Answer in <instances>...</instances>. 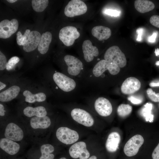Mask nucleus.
<instances>
[{
  "label": "nucleus",
  "instance_id": "a211bd4d",
  "mask_svg": "<svg viewBox=\"0 0 159 159\" xmlns=\"http://www.w3.org/2000/svg\"><path fill=\"white\" fill-rule=\"evenodd\" d=\"M120 141V136L117 132H112L108 135L105 143V147L109 152H115L118 148Z\"/></svg>",
  "mask_w": 159,
  "mask_h": 159
},
{
  "label": "nucleus",
  "instance_id": "c756f323",
  "mask_svg": "<svg viewBox=\"0 0 159 159\" xmlns=\"http://www.w3.org/2000/svg\"><path fill=\"white\" fill-rule=\"evenodd\" d=\"M30 32L29 29H26L23 35H22L20 32H18L16 33V42L19 45L24 46L26 43L29 34Z\"/></svg>",
  "mask_w": 159,
  "mask_h": 159
},
{
  "label": "nucleus",
  "instance_id": "473e14b6",
  "mask_svg": "<svg viewBox=\"0 0 159 159\" xmlns=\"http://www.w3.org/2000/svg\"><path fill=\"white\" fill-rule=\"evenodd\" d=\"M128 100L134 104L138 105L142 103L143 101V98L139 96L132 95L128 98Z\"/></svg>",
  "mask_w": 159,
  "mask_h": 159
},
{
  "label": "nucleus",
  "instance_id": "72a5a7b5",
  "mask_svg": "<svg viewBox=\"0 0 159 159\" xmlns=\"http://www.w3.org/2000/svg\"><path fill=\"white\" fill-rule=\"evenodd\" d=\"M6 59L5 55L0 52V70H3L6 68L7 64Z\"/></svg>",
  "mask_w": 159,
  "mask_h": 159
},
{
  "label": "nucleus",
  "instance_id": "79ce46f5",
  "mask_svg": "<svg viewBox=\"0 0 159 159\" xmlns=\"http://www.w3.org/2000/svg\"><path fill=\"white\" fill-rule=\"evenodd\" d=\"M141 31L140 30H138V38L137 39V40L138 41H140L141 39Z\"/></svg>",
  "mask_w": 159,
  "mask_h": 159
},
{
  "label": "nucleus",
  "instance_id": "f3484780",
  "mask_svg": "<svg viewBox=\"0 0 159 159\" xmlns=\"http://www.w3.org/2000/svg\"><path fill=\"white\" fill-rule=\"evenodd\" d=\"M0 147L8 154L13 155L19 152L20 146L15 141L5 138L0 139Z\"/></svg>",
  "mask_w": 159,
  "mask_h": 159
},
{
  "label": "nucleus",
  "instance_id": "2f4dec72",
  "mask_svg": "<svg viewBox=\"0 0 159 159\" xmlns=\"http://www.w3.org/2000/svg\"><path fill=\"white\" fill-rule=\"evenodd\" d=\"M146 92L148 97L152 101L159 102V93H156L150 88L148 89Z\"/></svg>",
  "mask_w": 159,
  "mask_h": 159
},
{
  "label": "nucleus",
  "instance_id": "37998d69",
  "mask_svg": "<svg viewBox=\"0 0 159 159\" xmlns=\"http://www.w3.org/2000/svg\"><path fill=\"white\" fill-rule=\"evenodd\" d=\"M155 53L156 56L159 55V49L158 48L155 49Z\"/></svg>",
  "mask_w": 159,
  "mask_h": 159
},
{
  "label": "nucleus",
  "instance_id": "a18cd8bd",
  "mask_svg": "<svg viewBox=\"0 0 159 159\" xmlns=\"http://www.w3.org/2000/svg\"><path fill=\"white\" fill-rule=\"evenodd\" d=\"M87 159H97V158L96 156L93 155Z\"/></svg>",
  "mask_w": 159,
  "mask_h": 159
},
{
  "label": "nucleus",
  "instance_id": "58836bf2",
  "mask_svg": "<svg viewBox=\"0 0 159 159\" xmlns=\"http://www.w3.org/2000/svg\"><path fill=\"white\" fill-rule=\"evenodd\" d=\"M6 111L4 110V107L3 105L1 104H0V115L3 116L5 115V112Z\"/></svg>",
  "mask_w": 159,
  "mask_h": 159
},
{
  "label": "nucleus",
  "instance_id": "f257e3e1",
  "mask_svg": "<svg viewBox=\"0 0 159 159\" xmlns=\"http://www.w3.org/2000/svg\"><path fill=\"white\" fill-rule=\"evenodd\" d=\"M104 59L106 60L115 63L120 68L124 67L127 63L125 54L117 46L109 47L105 53Z\"/></svg>",
  "mask_w": 159,
  "mask_h": 159
},
{
  "label": "nucleus",
  "instance_id": "7c9ffc66",
  "mask_svg": "<svg viewBox=\"0 0 159 159\" xmlns=\"http://www.w3.org/2000/svg\"><path fill=\"white\" fill-rule=\"evenodd\" d=\"M19 61V58L16 56H14L11 58L7 62L6 66V69L10 70L12 69L14 66Z\"/></svg>",
  "mask_w": 159,
  "mask_h": 159
},
{
  "label": "nucleus",
  "instance_id": "423d86ee",
  "mask_svg": "<svg viewBox=\"0 0 159 159\" xmlns=\"http://www.w3.org/2000/svg\"><path fill=\"white\" fill-rule=\"evenodd\" d=\"M53 79L58 86L64 92L72 91L76 86V83L73 79L59 72L54 74Z\"/></svg>",
  "mask_w": 159,
  "mask_h": 159
},
{
  "label": "nucleus",
  "instance_id": "f8f14e48",
  "mask_svg": "<svg viewBox=\"0 0 159 159\" xmlns=\"http://www.w3.org/2000/svg\"><path fill=\"white\" fill-rule=\"evenodd\" d=\"M64 60L67 66V72L70 75L77 76L83 68L82 63L77 58L71 55H67Z\"/></svg>",
  "mask_w": 159,
  "mask_h": 159
},
{
  "label": "nucleus",
  "instance_id": "1a4fd4ad",
  "mask_svg": "<svg viewBox=\"0 0 159 159\" xmlns=\"http://www.w3.org/2000/svg\"><path fill=\"white\" fill-rule=\"evenodd\" d=\"M18 26V21L16 19L2 21L0 22V38L5 39L9 37L16 32Z\"/></svg>",
  "mask_w": 159,
  "mask_h": 159
},
{
  "label": "nucleus",
  "instance_id": "c03bdc74",
  "mask_svg": "<svg viewBox=\"0 0 159 159\" xmlns=\"http://www.w3.org/2000/svg\"><path fill=\"white\" fill-rule=\"evenodd\" d=\"M7 1L10 3H14L16 2V1H17V0H7Z\"/></svg>",
  "mask_w": 159,
  "mask_h": 159
},
{
  "label": "nucleus",
  "instance_id": "ea45409f",
  "mask_svg": "<svg viewBox=\"0 0 159 159\" xmlns=\"http://www.w3.org/2000/svg\"><path fill=\"white\" fill-rule=\"evenodd\" d=\"M149 85L151 87H159V81L157 82H152L150 83Z\"/></svg>",
  "mask_w": 159,
  "mask_h": 159
},
{
  "label": "nucleus",
  "instance_id": "a19ab883",
  "mask_svg": "<svg viewBox=\"0 0 159 159\" xmlns=\"http://www.w3.org/2000/svg\"><path fill=\"white\" fill-rule=\"evenodd\" d=\"M0 90L4 88L6 86V85L5 84L1 82H0Z\"/></svg>",
  "mask_w": 159,
  "mask_h": 159
},
{
  "label": "nucleus",
  "instance_id": "6ab92c4d",
  "mask_svg": "<svg viewBox=\"0 0 159 159\" xmlns=\"http://www.w3.org/2000/svg\"><path fill=\"white\" fill-rule=\"evenodd\" d=\"M30 124L34 129H45L50 126L51 121L50 118L47 116L41 117L34 116L30 119Z\"/></svg>",
  "mask_w": 159,
  "mask_h": 159
},
{
  "label": "nucleus",
  "instance_id": "c9c22d12",
  "mask_svg": "<svg viewBox=\"0 0 159 159\" xmlns=\"http://www.w3.org/2000/svg\"><path fill=\"white\" fill-rule=\"evenodd\" d=\"M105 13L107 14L114 16H117L120 15V12L117 11L110 9L106 10L105 11Z\"/></svg>",
  "mask_w": 159,
  "mask_h": 159
},
{
  "label": "nucleus",
  "instance_id": "b1692460",
  "mask_svg": "<svg viewBox=\"0 0 159 159\" xmlns=\"http://www.w3.org/2000/svg\"><path fill=\"white\" fill-rule=\"evenodd\" d=\"M134 6L139 12L144 13L154 9L155 5L151 1L147 0H136L134 1Z\"/></svg>",
  "mask_w": 159,
  "mask_h": 159
},
{
  "label": "nucleus",
  "instance_id": "a878e982",
  "mask_svg": "<svg viewBox=\"0 0 159 159\" xmlns=\"http://www.w3.org/2000/svg\"><path fill=\"white\" fill-rule=\"evenodd\" d=\"M54 150V148L53 145L49 144L42 145L40 148L41 155L39 159H53L54 155L51 153Z\"/></svg>",
  "mask_w": 159,
  "mask_h": 159
},
{
  "label": "nucleus",
  "instance_id": "f704fd0d",
  "mask_svg": "<svg viewBox=\"0 0 159 159\" xmlns=\"http://www.w3.org/2000/svg\"><path fill=\"white\" fill-rule=\"evenodd\" d=\"M150 22L153 26L159 28V16L153 15L152 16L150 19Z\"/></svg>",
  "mask_w": 159,
  "mask_h": 159
},
{
  "label": "nucleus",
  "instance_id": "412c9836",
  "mask_svg": "<svg viewBox=\"0 0 159 159\" xmlns=\"http://www.w3.org/2000/svg\"><path fill=\"white\" fill-rule=\"evenodd\" d=\"M20 91V87L17 86H12L0 93V100L2 102L10 101L15 98Z\"/></svg>",
  "mask_w": 159,
  "mask_h": 159
},
{
  "label": "nucleus",
  "instance_id": "49530a36",
  "mask_svg": "<svg viewBox=\"0 0 159 159\" xmlns=\"http://www.w3.org/2000/svg\"><path fill=\"white\" fill-rule=\"evenodd\" d=\"M59 159H67L65 158L62 157L60 158Z\"/></svg>",
  "mask_w": 159,
  "mask_h": 159
},
{
  "label": "nucleus",
  "instance_id": "4be33fe9",
  "mask_svg": "<svg viewBox=\"0 0 159 159\" xmlns=\"http://www.w3.org/2000/svg\"><path fill=\"white\" fill-rule=\"evenodd\" d=\"M52 39V34L50 32H47L42 34L38 48L40 53L44 54L47 52Z\"/></svg>",
  "mask_w": 159,
  "mask_h": 159
},
{
  "label": "nucleus",
  "instance_id": "ddd939ff",
  "mask_svg": "<svg viewBox=\"0 0 159 159\" xmlns=\"http://www.w3.org/2000/svg\"><path fill=\"white\" fill-rule=\"evenodd\" d=\"M94 107L97 113L102 116L110 115L112 111V106L110 101L103 97H99L96 100Z\"/></svg>",
  "mask_w": 159,
  "mask_h": 159
},
{
  "label": "nucleus",
  "instance_id": "6e6552de",
  "mask_svg": "<svg viewBox=\"0 0 159 159\" xmlns=\"http://www.w3.org/2000/svg\"><path fill=\"white\" fill-rule=\"evenodd\" d=\"M72 119L78 123L85 126L90 127L93 125L94 120L91 115L82 109L75 108L71 113Z\"/></svg>",
  "mask_w": 159,
  "mask_h": 159
},
{
  "label": "nucleus",
  "instance_id": "4c0bfd02",
  "mask_svg": "<svg viewBox=\"0 0 159 159\" xmlns=\"http://www.w3.org/2000/svg\"><path fill=\"white\" fill-rule=\"evenodd\" d=\"M157 34L155 32H154L153 34L148 38V41L149 42H154L155 41Z\"/></svg>",
  "mask_w": 159,
  "mask_h": 159
},
{
  "label": "nucleus",
  "instance_id": "5701e85b",
  "mask_svg": "<svg viewBox=\"0 0 159 159\" xmlns=\"http://www.w3.org/2000/svg\"><path fill=\"white\" fill-rule=\"evenodd\" d=\"M23 113L26 116L29 117L34 116L43 117L46 116L47 114L45 108L41 106L35 107L28 106L24 109Z\"/></svg>",
  "mask_w": 159,
  "mask_h": 159
},
{
  "label": "nucleus",
  "instance_id": "7ed1b4c3",
  "mask_svg": "<svg viewBox=\"0 0 159 159\" xmlns=\"http://www.w3.org/2000/svg\"><path fill=\"white\" fill-rule=\"evenodd\" d=\"M107 70L111 74L115 75L119 73L120 68L115 63L102 59L95 64L93 68L92 72L95 77H98Z\"/></svg>",
  "mask_w": 159,
  "mask_h": 159
},
{
  "label": "nucleus",
  "instance_id": "e433bc0d",
  "mask_svg": "<svg viewBox=\"0 0 159 159\" xmlns=\"http://www.w3.org/2000/svg\"><path fill=\"white\" fill-rule=\"evenodd\" d=\"M152 156L153 159H159V143L153 151Z\"/></svg>",
  "mask_w": 159,
  "mask_h": 159
},
{
  "label": "nucleus",
  "instance_id": "4468645a",
  "mask_svg": "<svg viewBox=\"0 0 159 159\" xmlns=\"http://www.w3.org/2000/svg\"><path fill=\"white\" fill-rule=\"evenodd\" d=\"M140 87V82L138 79L130 77L125 79L122 83L121 91L125 94H131L138 90Z\"/></svg>",
  "mask_w": 159,
  "mask_h": 159
},
{
  "label": "nucleus",
  "instance_id": "9b49d317",
  "mask_svg": "<svg viewBox=\"0 0 159 159\" xmlns=\"http://www.w3.org/2000/svg\"><path fill=\"white\" fill-rule=\"evenodd\" d=\"M4 135L5 138L14 141H19L22 140L24 135L22 129L18 125L10 122L5 128Z\"/></svg>",
  "mask_w": 159,
  "mask_h": 159
},
{
  "label": "nucleus",
  "instance_id": "2eb2a0df",
  "mask_svg": "<svg viewBox=\"0 0 159 159\" xmlns=\"http://www.w3.org/2000/svg\"><path fill=\"white\" fill-rule=\"evenodd\" d=\"M82 49L85 59L87 62L92 61L94 57H97L99 54L98 48L93 46L91 42L89 40H86L83 42Z\"/></svg>",
  "mask_w": 159,
  "mask_h": 159
},
{
  "label": "nucleus",
  "instance_id": "f03ea898",
  "mask_svg": "<svg viewBox=\"0 0 159 159\" xmlns=\"http://www.w3.org/2000/svg\"><path fill=\"white\" fill-rule=\"evenodd\" d=\"M87 10L85 4L80 0H72L65 6L64 13L67 16L73 17L85 14Z\"/></svg>",
  "mask_w": 159,
  "mask_h": 159
},
{
  "label": "nucleus",
  "instance_id": "aec40b11",
  "mask_svg": "<svg viewBox=\"0 0 159 159\" xmlns=\"http://www.w3.org/2000/svg\"><path fill=\"white\" fill-rule=\"evenodd\" d=\"M91 32L92 35L100 41L109 39L111 34V30L109 28L102 26L93 27Z\"/></svg>",
  "mask_w": 159,
  "mask_h": 159
},
{
  "label": "nucleus",
  "instance_id": "c85d7f7f",
  "mask_svg": "<svg viewBox=\"0 0 159 159\" xmlns=\"http://www.w3.org/2000/svg\"><path fill=\"white\" fill-rule=\"evenodd\" d=\"M132 107L128 104H121L118 107L117 113L120 117H124L129 115L132 112Z\"/></svg>",
  "mask_w": 159,
  "mask_h": 159
},
{
  "label": "nucleus",
  "instance_id": "bb28decb",
  "mask_svg": "<svg viewBox=\"0 0 159 159\" xmlns=\"http://www.w3.org/2000/svg\"><path fill=\"white\" fill-rule=\"evenodd\" d=\"M153 105L151 103H147L145 104L140 111V114L147 122H153L154 116L152 114Z\"/></svg>",
  "mask_w": 159,
  "mask_h": 159
},
{
  "label": "nucleus",
  "instance_id": "20e7f679",
  "mask_svg": "<svg viewBox=\"0 0 159 159\" xmlns=\"http://www.w3.org/2000/svg\"><path fill=\"white\" fill-rule=\"evenodd\" d=\"M80 36V33L77 28L73 26H68L62 28L60 31L59 38L67 46L72 45L75 40Z\"/></svg>",
  "mask_w": 159,
  "mask_h": 159
},
{
  "label": "nucleus",
  "instance_id": "393cba45",
  "mask_svg": "<svg viewBox=\"0 0 159 159\" xmlns=\"http://www.w3.org/2000/svg\"><path fill=\"white\" fill-rule=\"evenodd\" d=\"M23 95L25 97V101L29 103H33L35 102H43L46 99V95L42 92L33 94L30 91L26 90L23 92Z\"/></svg>",
  "mask_w": 159,
  "mask_h": 159
},
{
  "label": "nucleus",
  "instance_id": "cd10ccee",
  "mask_svg": "<svg viewBox=\"0 0 159 159\" xmlns=\"http://www.w3.org/2000/svg\"><path fill=\"white\" fill-rule=\"evenodd\" d=\"M48 3V0H33L32 1L33 9L38 12L43 11L47 6Z\"/></svg>",
  "mask_w": 159,
  "mask_h": 159
},
{
  "label": "nucleus",
  "instance_id": "39448f33",
  "mask_svg": "<svg viewBox=\"0 0 159 159\" xmlns=\"http://www.w3.org/2000/svg\"><path fill=\"white\" fill-rule=\"evenodd\" d=\"M56 134L59 141L67 145L74 143L79 138V135L77 132L66 127L59 128L56 131Z\"/></svg>",
  "mask_w": 159,
  "mask_h": 159
},
{
  "label": "nucleus",
  "instance_id": "dca6fc26",
  "mask_svg": "<svg viewBox=\"0 0 159 159\" xmlns=\"http://www.w3.org/2000/svg\"><path fill=\"white\" fill-rule=\"evenodd\" d=\"M41 37L40 33L36 31L30 33L27 40L23 46V50L29 52L35 50L38 46Z\"/></svg>",
  "mask_w": 159,
  "mask_h": 159
},
{
  "label": "nucleus",
  "instance_id": "0eeeda50",
  "mask_svg": "<svg viewBox=\"0 0 159 159\" xmlns=\"http://www.w3.org/2000/svg\"><path fill=\"white\" fill-rule=\"evenodd\" d=\"M144 142L143 138L141 135L138 134L133 136L125 145L123 149L125 154L128 157L135 155L138 153Z\"/></svg>",
  "mask_w": 159,
  "mask_h": 159
},
{
  "label": "nucleus",
  "instance_id": "9d476101",
  "mask_svg": "<svg viewBox=\"0 0 159 159\" xmlns=\"http://www.w3.org/2000/svg\"><path fill=\"white\" fill-rule=\"evenodd\" d=\"M69 153L71 157L75 159H87L90 156L86 144L83 141L78 142L72 145L69 148Z\"/></svg>",
  "mask_w": 159,
  "mask_h": 159
}]
</instances>
